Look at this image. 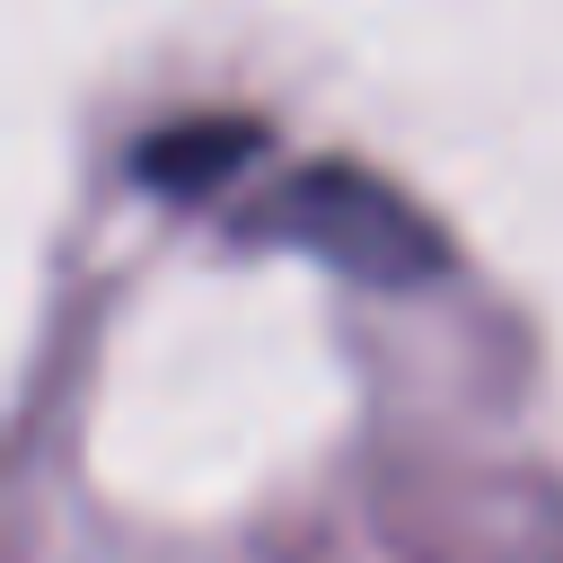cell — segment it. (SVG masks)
Instances as JSON below:
<instances>
[{
  "label": "cell",
  "mask_w": 563,
  "mask_h": 563,
  "mask_svg": "<svg viewBox=\"0 0 563 563\" xmlns=\"http://www.w3.org/2000/svg\"><path fill=\"white\" fill-rule=\"evenodd\" d=\"M273 220H282L290 238H308V246L361 264V273H413V264H431V238L405 220V202L378 194L369 176H343V167L299 176V185L273 202Z\"/></svg>",
  "instance_id": "obj_1"
}]
</instances>
